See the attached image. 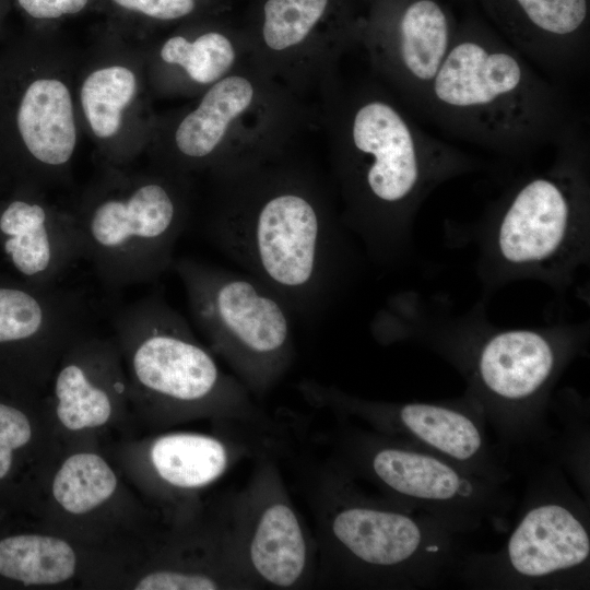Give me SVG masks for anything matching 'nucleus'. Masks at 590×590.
Masks as SVG:
<instances>
[{"label":"nucleus","mask_w":590,"mask_h":590,"mask_svg":"<svg viewBox=\"0 0 590 590\" xmlns=\"http://www.w3.org/2000/svg\"><path fill=\"white\" fill-rule=\"evenodd\" d=\"M209 177L211 241L291 314H320L342 263L340 222L321 178L293 149Z\"/></svg>","instance_id":"1"},{"label":"nucleus","mask_w":590,"mask_h":590,"mask_svg":"<svg viewBox=\"0 0 590 590\" xmlns=\"http://www.w3.org/2000/svg\"><path fill=\"white\" fill-rule=\"evenodd\" d=\"M318 96L341 220L371 246H382L433 186L471 165L422 130L380 83L338 76Z\"/></svg>","instance_id":"2"},{"label":"nucleus","mask_w":590,"mask_h":590,"mask_svg":"<svg viewBox=\"0 0 590 590\" xmlns=\"http://www.w3.org/2000/svg\"><path fill=\"white\" fill-rule=\"evenodd\" d=\"M306 472L319 567L337 583L414 589L461 570L457 533L436 518L367 495L332 462Z\"/></svg>","instance_id":"3"},{"label":"nucleus","mask_w":590,"mask_h":590,"mask_svg":"<svg viewBox=\"0 0 590 590\" xmlns=\"http://www.w3.org/2000/svg\"><path fill=\"white\" fill-rule=\"evenodd\" d=\"M420 113L458 138L507 153L557 143L578 122L556 85L471 22L457 27Z\"/></svg>","instance_id":"4"},{"label":"nucleus","mask_w":590,"mask_h":590,"mask_svg":"<svg viewBox=\"0 0 590 590\" xmlns=\"http://www.w3.org/2000/svg\"><path fill=\"white\" fill-rule=\"evenodd\" d=\"M193 98L157 115L145 151L151 166L192 177L266 161L292 150L314 118L250 60Z\"/></svg>","instance_id":"5"},{"label":"nucleus","mask_w":590,"mask_h":590,"mask_svg":"<svg viewBox=\"0 0 590 590\" xmlns=\"http://www.w3.org/2000/svg\"><path fill=\"white\" fill-rule=\"evenodd\" d=\"M191 194V177L102 164L73 211L83 259L109 288L155 281L172 269Z\"/></svg>","instance_id":"6"},{"label":"nucleus","mask_w":590,"mask_h":590,"mask_svg":"<svg viewBox=\"0 0 590 590\" xmlns=\"http://www.w3.org/2000/svg\"><path fill=\"white\" fill-rule=\"evenodd\" d=\"M80 56L46 31L0 49V167L19 186L69 182L82 133L75 78Z\"/></svg>","instance_id":"7"},{"label":"nucleus","mask_w":590,"mask_h":590,"mask_svg":"<svg viewBox=\"0 0 590 590\" xmlns=\"http://www.w3.org/2000/svg\"><path fill=\"white\" fill-rule=\"evenodd\" d=\"M331 461L374 484L385 497L436 518L455 533L506 524L512 499L502 483L441 456L345 424L318 437Z\"/></svg>","instance_id":"8"},{"label":"nucleus","mask_w":590,"mask_h":590,"mask_svg":"<svg viewBox=\"0 0 590 590\" xmlns=\"http://www.w3.org/2000/svg\"><path fill=\"white\" fill-rule=\"evenodd\" d=\"M172 269L186 291L194 323L255 400L264 398L294 359L291 312L281 298L247 273L191 258Z\"/></svg>","instance_id":"9"},{"label":"nucleus","mask_w":590,"mask_h":590,"mask_svg":"<svg viewBox=\"0 0 590 590\" xmlns=\"http://www.w3.org/2000/svg\"><path fill=\"white\" fill-rule=\"evenodd\" d=\"M113 323L143 391L169 405L199 408L229 423L267 424L246 387L220 368L187 320L161 295L123 307Z\"/></svg>","instance_id":"10"},{"label":"nucleus","mask_w":590,"mask_h":590,"mask_svg":"<svg viewBox=\"0 0 590 590\" xmlns=\"http://www.w3.org/2000/svg\"><path fill=\"white\" fill-rule=\"evenodd\" d=\"M365 15L355 0H250L240 25L249 60L305 101L339 76Z\"/></svg>","instance_id":"11"},{"label":"nucleus","mask_w":590,"mask_h":590,"mask_svg":"<svg viewBox=\"0 0 590 590\" xmlns=\"http://www.w3.org/2000/svg\"><path fill=\"white\" fill-rule=\"evenodd\" d=\"M273 450L232 496L226 520L252 589H304L319 571L318 545L292 500Z\"/></svg>","instance_id":"12"},{"label":"nucleus","mask_w":590,"mask_h":590,"mask_svg":"<svg viewBox=\"0 0 590 590\" xmlns=\"http://www.w3.org/2000/svg\"><path fill=\"white\" fill-rule=\"evenodd\" d=\"M152 98L144 46L114 32L80 57L78 117L101 164L128 166L146 151L157 119Z\"/></svg>","instance_id":"13"},{"label":"nucleus","mask_w":590,"mask_h":590,"mask_svg":"<svg viewBox=\"0 0 590 590\" xmlns=\"http://www.w3.org/2000/svg\"><path fill=\"white\" fill-rule=\"evenodd\" d=\"M556 144L555 165L522 181L503 204L497 249L510 266L542 267L560 258L586 216L587 143L579 121Z\"/></svg>","instance_id":"14"},{"label":"nucleus","mask_w":590,"mask_h":590,"mask_svg":"<svg viewBox=\"0 0 590 590\" xmlns=\"http://www.w3.org/2000/svg\"><path fill=\"white\" fill-rule=\"evenodd\" d=\"M308 403L344 420L441 456L479 475L504 484L509 471L489 445L482 412L473 406L362 399L314 379L298 385Z\"/></svg>","instance_id":"15"},{"label":"nucleus","mask_w":590,"mask_h":590,"mask_svg":"<svg viewBox=\"0 0 590 590\" xmlns=\"http://www.w3.org/2000/svg\"><path fill=\"white\" fill-rule=\"evenodd\" d=\"M566 359L551 334L527 329L492 334L476 350V408L506 441L540 430L543 400Z\"/></svg>","instance_id":"16"},{"label":"nucleus","mask_w":590,"mask_h":590,"mask_svg":"<svg viewBox=\"0 0 590 590\" xmlns=\"http://www.w3.org/2000/svg\"><path fill=\"white\" fill-rule=\"evenodd\" d=\"M590 535L586 517L568 499L547 495L526 508L498 553L464 558L460 571L489 586H578L588 579ZM470 576V575H469Z\"/></svg>","instance_id":"17"},{"label":"nucleus","mask_w":590,"mask_h":590,"mask_svg":"<svg viewBox=\"0 0 590 590\" xmlns=\"http://www.w3.org/2000/svg\"><path fill=\"white\" fill-rule=\"evenodd\" d=\"M456 32L438 0H374L359 44L385 86L420 111Z\"/></svg>","instance_id":"18"},{"label":"nucleus","mask_w":590,"mask_h":590,"mask_svg":"<svg viewBox=\"0 0 590 590\" xmlns=\"http://www.w3.org/2000/svg\"><path fill=\"white\" fill-rule=\"evenodd\" d=\"M225 13L178 24L144 46L153 96L193 98L249 61L240 22Z\"/></svg>","instance_id":"19"},{"label":"nucleus","mask_w":590,"mask_h":590,"mask_svg":"<svg viewBox=\"0 0 590 590\" xmlns=\"http://www.w3.org/2000/svg\"><path fill=\"white\" fill-rule=\"evenodd\" d=\"M507 42L545 71L567 76L589 60V0H482Z\"/></svg>","instance_id":"20"},{"label":"nucleus","mask_w":590,"mask_h":590,"mask_svg":"<svg viewBox=\"0 0 590 590\" xmlns=\"http://www.w3.org/2000/svg\"><path fill=\"white\" fill-rule=\"evenodd\" d=\"M0 234L12 264L33 284H58L83 259L73 212L51 203L38 189L19 186L0 210Z\"/></svg>","instance_id":"21"},{"label":"nucleus","mask_w":590,"mask_h":590,"mask_svg":"<svg viewBox=\"0 0 590 590\" xmlns=\"http://www.w3.org/2000/svg\"><path fill=\"white\" fill-rule=\"evenodd\" d=\"M76 349L59 369L55 380L57 416L71 430L105 424L111 414L110 392L126 391L125 381L118 377L107 387L94 379L92 366L86 363L83 339L76 340ZM87 361H88V340Z\"/></svg>","instance_id":"22"},{"label":"nucleus","mask_w":590,"mask_h":590,"mask_svg":"<svg viewBox=\"0 0 590 590\" xmlns=\"http://www.w3.org/2000/svg\"><path fill=\"white\" fill-rule=\"evenodd\" d=\"M75 554L63 540L37 534L8 536L0 541V575L30 585H52L69 579Z\"/></svg>","instance_id":"23"},{"label":"nucleus","mask_w":590,"mask_h":590,"mask_svg":"<svg viewBox=\"0 0 590 590\" xmlns=\"http://www.w3.org/2000/svg\"><path fill=\"white\" fill-rule=\"evenodd\" d=\"M116 486V475L104 459L94 453H76L57 472L52 493L67 511L79 515L108 499Z\"/></svg>","instance_id":"24"},{"label":"nucleus","mask_w":590,"mask_h":590,"mask_svg":"<svg viewBox=\"0 0 590 590\" xmlns=\"http://www.w3.org/2000/svg\"><path fill=\"white\" fill-rule=\"evenodd\" d=\"M119 12L152 26H176L201 16L227 12L233 0H108Z\"/></svg>","instance_id":"25"},{"label":"nucleus","mask_w":590,"mask_h":590,"mask_svg":"<svg viewBox=\"0 0 590 590\" xmlns=\"http://www.w3.org/2000/svg\"><path fill=\"white\" fill-rule=\"evenodd\" d=\"M94 0H11L34 31L86 11Z\"/></svg>","instance_id":"26"},{"label":"nucleus","mask_w":590,"mask_h":590,"mask_svg":"<svg viewBox=\"0 0 590 590\" xmlns=\"http://www.w3.org/2000/svg\"><path fill=\"white\" fill-rule=\"evenodd\" d=\"M32 436L26 415L0 402V480L11 469L13 451L26 445Z\"/></svg>","instance_id":"27"},{"label":"nucleus","mask_w":590,"mask_h":590,"mask_svg":"<svg viewBox=\"0 0 590 590\" xmlns=\"http://www.w3.org/2000/svg\"><path fill=\"white\" fill-rule=\"evenodd\" d=\"M137 590H214L217 585L205 577L176 571L156 570L144 576L135 586Z\"/></svg>","instance_id":"28"},{"label":"nucleus","mask_w":590,"mask_h":590,"mask_svg":"<svg viewBox=\"0 0 590 590\" xmlns=\"http://www.w3.org/2000/svg\"><path fill=\"white\" fill-rule=\"evenodd\" d=\"M11 4V0H0V31Z\"/></svg>","instance_id":"29"}]
</instances>
